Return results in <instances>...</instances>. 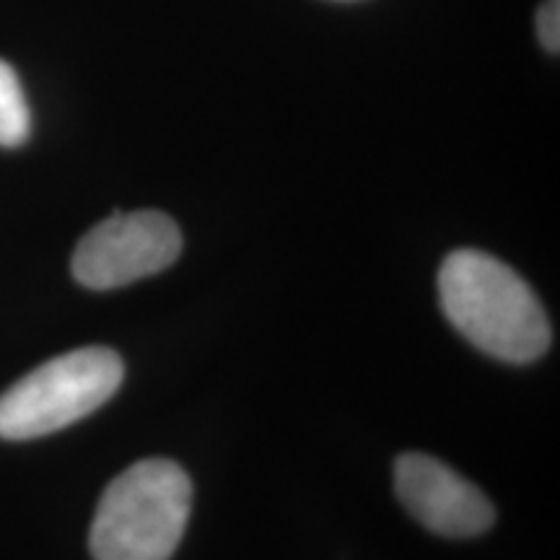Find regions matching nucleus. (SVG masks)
<instances>
[{
  "label": "nucleus",
  "instance_id": "f257e3e1",
  "mask_svg": "<svg viewBox=\"0 0 560 560\" xmlns=\"http://www.w3.org/2000/svg\"><path fill=\"white\" fill-rule=\"evenodd\" d=\"M439 301L467 342L506 363H532L550 348V319L535 291L506 262L454 249L439 270Z\"/></svg>",
  "mask_w": 560,
  "mask_h": 560
},
{
  "label": "nucleus",
  "instance_id": "f03ea898",
  "mask_svg": "<svg viewBox=\"0 0 560 560\" xmlns=\"http://www.w3.org/2000/svg\"><path fill=\"white\" fill-rule=\"evenodd\" d=\"M192 509V480L172 459H140L102 493L91 522L94 560H170Z\"/></svg>",
  "mask_w": 560,
  "mask_h": 560
},
{
  "label": "nucleus",
  "instance_id": "7ed1b4c3",
  "mask_svg": "<svg viewBox=\"0 0 560 560\" xmlns=\"http://www.w3.org/2000/svg\"><path fill=\"white\" fill-rule=\"evenodd\" d=\"M125 380L112 348L91 346L45 361L0 395V439L47 436L100 410Z\"/></svg>",
  "mask_w": 560,
  "mask_h": 560
},
{
  "label": "nucleus",
  "instance_id": "20e7f679",
  "mask_svg": "<svg viewBox=\"0 0 560 560\" xmlns=\"http://www.w3.org/2000/svg\"><path fill=\"white\" fill-rule=\"evenodd\" d=\"M182 231L161 210H115L83 234L70 270L83 289L112 291L136 283L177 262Z\"/></svg>",
  "mask_w": 560,
  "mask_h": 560
},
{
  "label": "nucleus",
  "instance_id": "39448f33",
  "mask_svg": "<svg viewBox=\"0 0 560 560\" xmlns=\"http://www.w3.org/2000/svg\"><path fill=\"white\" fill-rule=\"evenodd\" d=\"M397 499L433 535L465 540L488 532L495 509L478 486L429 454H402L395 462Z\"/></svg>",
  "mask_w": 560,
  "mask_h": 560
},
{
  "label": "nucleus",
  "instance_id": "423d86ee",
  "mask_svg": "<svg viewBox=\"0 0 560 560\" xmlns=\"http://www.w3.org/2000/svg\"><path fill=\"white\" fill-rule=\"evenodd\" d=\"M32 112L16 70L0 60V145L19 149L30 140Z\"/></svg>",
  "mask_w": 560,
  "mask_h": 560
},
{
  "label": "nucleus",
  "instance_id": "0eeeda50",
  "mask_svg": "<svg viewBox=\"0 0 560 560\" xmlns=\"http://www.w3.org/2000/svg\"><path fill=\"white\" fill-rule=\"evenodd\" d=\"M537 34L545 50L558 55L560 50V0H545L537 11Z\"/></svg>",
  "mask_w": 560,
  "mask_h": 560
}]
</instances>
